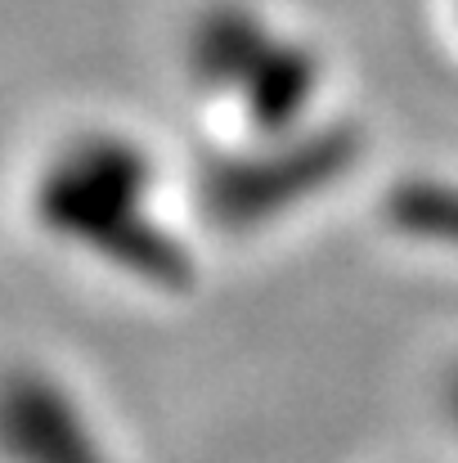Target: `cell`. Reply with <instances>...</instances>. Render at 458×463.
<instances>
[{
	"label": "cell",
	"instance_id": "6da1fadb",
	"mask_svg": "<svg viewBox=\"0 0 458 463\" xmlns=\"http://www.w3.org/2000/svg\"><path fill=\"white\" fill-rule=\"evenodd\" d=\"M0 437L18 463H104L77 414L45 387H14L0 401Z\"/></svg>",
	"mask_w": 458,
	"mask_h": 463
}]
</instances>
